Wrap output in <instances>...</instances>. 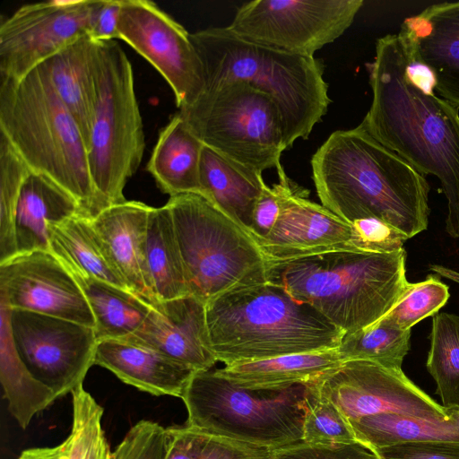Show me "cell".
I'll return each instance as SVG.
<instances>
[{
	"label": "cell",
	"mask_w": 459,
	"mask_h": 459,
	"mask_svg": "<svg viewBox=\"0 0 459 459\" xmlns=\"http://www.w3.org/2000/svg\"><path fill=\"white\" fill-rule=\"evenodd\" d=\"M405 66L398 34L379 38L367 64L372 102L359 125L420 174L439 179L447 200L446 230L458 238L459 108L414 86Z\"/></svg>",
	"instance_id": "obj_1"
},
{
	"label": "cell",
	"mask_w": 459,
	"mask_h": 459,
	"mask_svg": "<svg viewBox=\"0 0 459 459\" xmlns=\"http://www.w3.org/2000/svg\"><path fill=\"white\" fill-rule=\"evenodd\" d=\"M311 167L322 205L346 222L377 219L409 238L427 229L425 176L360 125L332 133L312 156Z\"/></svg>",
	"instance_id": "obj_2"
},
{
	"label": "cell",
	"mask_w": 459,
	"mask_h": 459,
	"mask_svg": "<svg viewBox=\"0 0 459 459\" xmlns=\"http://www.w3.org/2000/svg\"><path fill=\"white\" fill-rule=\"evenodd\" d=\"M406 252L336 250L267 263V282L316 309L345 334L383 317L408 285Z\"/></svg>",
	"instance_id": "obj_3"
},
{
	"label": "cell",
	"mask_w": 459,
	"mask_h": 459,
	"mask_svg": "<svg viewBox=\"0 0 459 459\" xmlns=\"http://www.w3.org/2000/svg\"><path fill=\"white\" fill-rule=\"evenodd\" d=\"M211 351L225 365L336 349L344 333L307 304L268 282L205 303Z\"/></svg>",
	"instance_id": "obj_4"
},
{
	"label": "cell",
	"mask_w": 459,
	"mask_h": 459,
	"mask_svg": "<svg viewBox=\"0 0 459 459\" xmlns=\"http://www.w3.org/2000/svg\"><path fill=\"white\" fill-rule=\"evenodd\" d=\"M0 133L33 172L68 192L83 216L99 213L86 143L42 65L22 79H0Z\"/></svg>",
	"instance_id": "obj_5"
},
{
	"label": "cell",
	"mask_w": 459,
	"mask_h": 459,
	"mask_svg": "<svg viewBox=\"0 0 459 459\" xmlns=\"http://www.w3.org/2000/svg\"><path fill=\"white\" fill-rule=\"evenodd\" d=\"M190 38L202 61L204 89L239 81L267 94L281 112L288 148L307 139L326 114L331 99L322 60L245 40L228 27Z\"/></svg>",
	"instance_id": "obj_6"
},
{
	"label": "cell",
	"mask_w": 459,
	"mask_h": 459,
	"mask_svg": "<svg viewBox=\"0 0 459 459\" xmlns=\"http://www.w3.org/2000/svg\"><path fill=\"white\" fill-rule=\"evenodd\" d=\"M312 394L306 385L244 388L210 369L193 374L181 399L188 415L186 425L273 450L302 442Z\"/></svg>",
	"instance_id": "obj_7"
},
{
	"label": "cell",
	"mask_w": 459,
	"mask_h": 459,
	"mask_svg": "<svg viewBox=\"0 0 459 459\" xmlns=\"http://www.w3.org/2000/svg\"><path fill=\"white\" fill-rule=\"evenodd\" d=\"M189 294L204 302L267 282V260L254 238L200 194L170 196Z\"/></svg>",
	"instance_id": "obj_8"
},
{
	"label": "cell",
	"mask_w": 459,
	"mask_h": 459,
	"mask_svg": "<svg viewBox=\"0 0 459 459\" xmlns=\"http://www.w3.org/2000/svg\"><path fill=\"white\" fill-rule=\"evenodd\" d=\"M145 149L131 62L115 41H101L95 75L88 163L99 213L126 202L124 189Z\"/></svg>",
	"instance_id": "obj_9"
},
{
	"label": "cell",
	"mask_w": 459,
	"mask_h": 459,
	"mask_svg": "<svg viewBox=\"0 0 459 459\" xmlns=\"http://www.w3.org/2000/svg\"><path fill=\"white\" fill-rule=\"evenodd\" d=\"M178 114L207 147L253 170L281 167L288 149L281 112L263 91L244 82L206 88Z\"/></svg>",
	"instance_id": "obj_10"
},
{
	"label": "cell",
	"mask_w": 459,
	"mask_h": 459,
	"mask_svg": "<svg viewBox=\"0 0 459 459\" xmlns=\"http://www.w3.org/2000/svg\"><path fill=\"white\" fill-rule=\"evenodd\" d=\"M362 0H254L238 7L228 29L282 52L313 57L352 24Z\"/></svg>",
	"instance_id": "obj_11"
},
{
	"label": "cell",
	"mask_w": 459,
	"mask_h": 459,
	"mask_svg": "<svg viewBox=\"0 0 459 459\" xmlns=\"http://www.w3.org/2000/svg\"><path fill=\"white\" fill-rule=\"evenodd\" d=\"M1 311L13 349L35 379L56 398L82 385L94 365L97 340L93 327L3 304Z\"/></svg>",
	"instance_id": "obj_12"
},
{
	"label": "cell",
	"mask_w": 459,
	"mask_h": 459,
	"mask_svg": "<svg viewBox=\"0 0 459 459\" xmlns=\"http://www.w3.org/2000/svg\"><path fill=\"white\" fill-rule=\"evenodd\" d=\"M117 31L168 82L178 108L204 91L203 65L191 33L155 3L121 0Z\"/></svg>",
	"instance_id": "obj_13"
},
{
	"label": "cell",
	"mask_w": 459,
	"mask_h": 459,
	"mask_svg": "<svg viewBox=\"0 0 459 459\" xmlns=\"http://www.w3.org/2000/svg\"><path fill=\"white\" fill-rule=\"evenodd\" d=\"M95 0L46 1L19 7L0 22V79L19 80L87 35Z\"/></svg>",
	"instance_id": "obj_14"
},
{
	"label": "cell",
	"mask_w": 459,
	"mask_h": 459,
	"mask_svg": "<svg viewBox=\"0 0 459 459\" xmlns=\"http://www.w3.org/2000/svg\"><path fill=\"white\" fill-rule=\"evenodd\" d=\"M315 385L348 421L387 412L451 420L445 406L419 388L403 369L368 360H346Z\"/></svg>",
	"instance_id": "obj_15"
},
{
	"label": "cell",
	"mask_w": 459,
	"mask_h": 459,
	"mask_svg": "<svg viewBox=\"0 0 459 459\" xmlns=\"http://www.w3.org/2000/svg\"><path fill=\"white\" fill-rule=\"evenodd\" d=\"M0 297L8 308L95 325L80 286L50 251L16 255L1 263Z\"/></svg>",
	"instance_id": "obj_16"
},
{
	"label": "cell",
	"mask_w": 459,
	"mask_h": 459,
	"mask_svg": "<svg viewBox=\"0 0 459 459\" xmlns=\"http://www.w3.org/2000/svg\"><path fill=\"white\" fill-rule=\"evenodd\" d=\"M283 181L280 216L271 231L255 241L267 263L345 250L350 223L310 201L308 191L293 183L286 173Z\"/></svg>",
	"instance_id": "obj_17"
},
{
	"label": "cell",
	"mask_w": 459,
	"mask_h": 459,
	"mask_svg": "<svg viewBox=\"0 0 459 459\" xmlns=\"http://www.w3.org/2000/svg\"><path fill=\"white\" fill-rule=\"evenodd\" d=\"M126 340L154 350L195 371L217 362L209 345L205 302L194 295L158 301Z\"/></svg>",
	"instance_id": "obj_18"
},
{
	"label": "cell",
	"mask_w": 459,
	"mask_h": 459,
	"mask_svg": "<svg viewBox=\"0 0 459 459\" xmlns=\"http://www.w3.org/2000/svg\"><path fill=\"white\" fill-rule=\"evenodd\" d=\"M398 36L432 69L438 95L459 108V2L432 4L405 19Z\"/></svg>",
	"instance_id": "obj_19"
},
{
	"label": "cell",
	"mask_w": 459,
	"mask_h": 459,
	"mask_svg": "<svg viewBox=\"0 0 459 459\" xmlns=\"http://www.w3.org/2000/svg\"><path fill=\"white\" fill-rule=\"evenodd\" d=\"M152 208L142 202L126 201L102 210L91 221L129 289L154 304L157 299L146 262V235Z\"/></svg>",
	"instance_id": "obj_20"
},
{
	"label": "cell",
	"mask_w": 459,
	"mask_h": 459,
	"mask_svg": "<svg viewBox=\"0 0 459 459\" xmlns=\"http://www.w3.org/2000/svg\"><path fill=\"white\" fill-rule=\"evenodd\" d=\"M94 365L114 373L121 381L153 395L182 398L196 371L170 358L126 339L97 342Z\"/></svg>",
	"instance_id": "obj_21"
},
{
	"label": "cell",
	"mask_w": 459,
	"mask_h": 459,
	"mask_svg": "<svg viewBox=\"0 0 459 459\" xmlns=\"http://www.w3.org/2000/svg\"><path fill=\"white\" fill-rule=\"evenodd\" d=\"M77 214L82 215L80 205L68 192L48 177L31 171L22 186L15 210L16 255L49 251V227Z\"/></svg>",
	"instance_id": "obj_22"
},
{
	"label": "cell",
	"mask_w": 459,
	"mask_h": 459,
	"mask_svg": "<svg viewBox=\"0 0 459 459\" xmlns=\"http://www.w3.org/2000/svg\"><path fill=\"white\" fill-rule=\"evenodd\" d=\"M100 42L83 35L41 65L87 145L95 103V75Z\"/></svg>",
	"instance_id": "obj_23"
},
{
	"label": "cell",
	"mask_w": 459,
	"mask_h": 459,
	"mask_svg": "<svg viewBox=\"0 0 459 459\" xmlns=\"http://www.w3.org/2000/svg\"><path fill=\"white\" fill-rule=\"evenodd\" d=\"M343 361L336 348L238 362L214 372L244 388L276 390L313 385Z\"/></svg>",
	"instance_id": "obj_24"
},
{
	"label": "cell",
	"mask_w": 459,
	"mask_h": 459,
	"mask_svg": "<svg viewBox=\"0 0 459 459\" xmlns=\"http://www.w3.org/2000/svg\"><path fill=\"white\" fill-rule=\"evenodd\" d=\"M204 147L176 113L160 131L146 170L169 197L187 193L202 195L200 163Z\"/></svg>",
	"instance_id": "obj_25"
},
{
	"label": "cell",
	"mask_w": 459,
	"mask_h": 459,
	"mask_svg": "<svg viewBox=\"0 0 459 459\" xmlns=\"http://www.w3.org/2000/svg\"><path fill=\"white\" fill-rule=\"evenodd\" d=\"M200 182L202 195L249 232L253 210L265 184L262 173L204 145L200 163Z\"/></svg>",
	"instance_id": "obj_26"
},
{
	"label": "cell",
	"mask_w": 459,
	"mask_h": 459,
	"mask_svg": "<svg viewBox=\"0 0 459 459\" xmlns=\"http://www.w3.org/2000/svg\"><path fill=\"white\" fill-rule=\"evenodd\" d=\"M65 267L80 286L90 306L97 342L130 336L151 312L152 304L132 290Z\"/></svg>",
	"instance_id": "obj_27"
},
{
	"label": "cell",
	"mask_w": 459,
	"mask_h": 459,
	"mask_svg": "<svg viewBox=\"0 0 459 459\" xmlns=\"http://www.w3.org/2000/svg\"><path fill=\"white\" fill-rule=\"evenodd\" d=\"M48 233L49 251L65 266L130 290L91 218L77 214L51 225Z\"/></svg>",
	"instance_id": "obj_28"
},
{
	"label": "cell",
	"mask_w": 459,
	"mask_h": 459,
	"mask_svg": "<svg viewBox=\"0 0 459 459\" xmlns=\"http://www.w3.org/2000/svg\"><path fill=\"white\" fill-rule=\"evenodd\" d=\"M146 262L158 301L189 294L185 266L169 207H152L148 218Z\"/></svg>",
	"instance_id": "obj_29"
},
{
	"label": "cell",
	"mask_w": 459,
	"mask_h": 459,
	"mask_svg": "<svg viewBox=\"0 0 459 459\" xmlns=\"http://www.w3.org/2000/svg\"><path fill=\"white\" fill-rule=\"evenodd\" d=\"M73 427L53 447L24 450L17 459H113L101 426L102 407L82 385L72 392Z\"/></svg>",
	"instance_id": "obj_30"
},
{
	"label": "cell",
	"mask_w": 459,
	"mask_h": 459,
	"mask_svg": "<svg viewBox=\"0 0 459 459\" xmlns=\"http://www.w3.org/2000/svg\"><path fill=\"white\" fill-rule=\"evenodd\" d=\"M349 423L357 441L371 451L408 442H459V429L452 420L387 412L363 416Z\"/></svg>",
	"instance_id": "obj_31"
},
{
	"label": "cell",
	"mask_w": 459,
	"mask_h": 459,
	"mask_svg": "<svg viewBox=\"0 0 459 459\" xmlns=\"http://www.w3.org/2000/svg\"><path fill=\"white\" fill-rule=\"evenodd\" d=\"M1 383L8 410L22 429L27 428L35 414L57 399L52 390L35 379L22 363L13 349L3 313Z\"/></svg>",
	"instance_id": "obj_32"
},
{
	"label": "cell",
	"mask_w": 459,
	"mask_h": 459,
	"mask_svg": "<svg viewBox=\"0 0 459 459\" xmlns=\"http://www.w3.org/2000/svg\"><path fill=\"white\" fill-rule=\"evenodd\" d=\"M426 367L443 406L459 407V316L438 313L432 319Z\"/></svg>",
	"instance_id": "obj_33"
},
{
	"label": "cell",
	"mask_w": 459,
	"mask_h": 459,
	"mask_svg": "<svg viewBox=\"0 0 459 459\" xmlns=\"http://www.w3.org/2000/svg\"><path fill=\"white\" fill-rule=\"evenodd\" d=\"M411 330H401L381 320L345 334L337 348L344 361L368 360L387 368L402 369L410 351Z\"/></svg>",
	"instance_id": "obj_34"
},
{
	"label": "cell",
	"mask_w": 459,
	"mask_h": 459,
	"mask_svg": "<svg viewBox=\"0 0 459 459\" xmlns=\"http://www.w3.org/2000/svg\"><path fill=\"white\" fill-rule=\"evenodd\" d=\"M165 459H271L272 449L211 434L187 425L169 427Z\"/></svg>",
	"instance_id": "obj_35"
},
{
	"label": "cell",
	"mask_w": 459,
	"mask_h": 459,
	"mask_svg": "<svg viewBox=\"0 0 459 459\" xmlns=\"http://www.w3.org/2000/svg\"><path fill=\"white\" fill-rule=\"evenodd\" d=\"M31 171L0 133V264L16 255L15 210L22 186Z\"/></svg>",
	"instance_id": "obj_36"
},
{
	"label": "cell",
	"mask_w": 459,
	"mask_h": 459,
	"mask_svg": "<svg viewBox=\"0 0 459 459\" xmlns=\"http://www.w3.org/2000/svg\"><path fill=\"white\" fill-rule=\"evenodd\" d=\"M450 297L449 288L438 276L409 282L399 299L379 320L401 330H411L422 319L437 314Z\"/></svg>",
	"instance_id": "obj_37"
},
{
	"label": "cell",
	"mask_w": 459,
	"mask_h": 459,
	"mask_svg": "<svg viewBox=\"0 0 459 459\" xmlns=\"http://www.w3.org/2000/svg\"><path fill=\"white\" fill-rule=\"evenodd\" d=\"M313 388L303 423L302 442L335 447L357 442L352 428L337 406L316 387Z\"/></svg>",
	"instance_id": "obj_38"
},
{
	"label": "cell",
	"mask_w": 459,
	"mask_h": 459,
	"mask_svg": "<svg viewBox=\"0 0 459 459\" xmlns=\"http://www.w3.org/2000/svg\"><path fill=\"white\" fill-rule=\"evenodd\" d=\"M351 225L349 240L344 244L345 250L390 254L403 249L409 238L398 229L377 219L358 220Z\"/></svg>",
	"instance_id": "obj_39"
},
{
	"label": "cell",
	"mask_w": 459,
	"mask_h": 459,
	"mask_svg": "<svg viewBox=\"0 0 459 459\" xmlns=\"http://www.w3.org/2000/svg\"><path fill=\"white\" fill-rule=\"evenodd\" d=\"M167 430L160 424L141 420L134 425L113 452V459H165Z\"/></svg>",
	"instance_id": "obj_40"
},
{
	"label": "cell",
	"mask_w": 459,
	"mask_h": 459,
	"mask_svg": "<svg viewBox=\"0 0 459 459\" xmlns=\"http://www.w3.org/2000/svg\"><path fill=\"white\" fill-rule=\"evenodd\" d=\"M271 459H379L359 442L326 447L303 442L273 449Z\"/></svg>",
	"instance_id": "obj_41"
},
{
	"label": "cell",
	"mask_w": 459,
	"mask_h": 459,
	"mask_svg": "<svg viewBox=\"0 0 459 459\" xmlns=\"http://www.w3.org/2000/svg\"><path fill=\"white\" fill-rule=\"evenodd\" d=\"M279 182L273 186L264 185L261 194L255 204L252 214L250 235L255 241L264 238L277 221L283 201L285 171L282 166L277 169Z\"/></svg>",
	"instance_id": "obj_42"
},
{
	"label": "cell",
	"mask_w": 459,
	"mask_h": 459,
	"mask_svg": "<svg viewBox=\"0 0 459 459\" xmlns=\"http://www.w3.org/2000/svg\"><path fill=\"white\" fill-rule=\"evenodd\" d=\"M379 459H459V442L419 441L373 450Z\"/></svg>",
	"instance_id": "obj_43"
},
{
	"label": "cell",
	"mask_w": 459,
	"mask_h": 459,
	"mask_svg": "<svg viewBox=\"0 0 459 459\" xmlns=\"http://www.w3.org/2000/svg\"><path fill=\"white\" fill-rule=\"evenodd\" d=\"M121 0H95L88 36L97 42L119 39Z\"/></svg>",
	"instance_id": "obj_44"
},
{
	"label": "cell",
	"mask_w": 459,
	"mask_h": 459,
	"mask_svg": "<svg viewBox=\"0 0 459 459\" xmlns=\"http://www.w3.org/2000/svg\"><path fill=\"white\" fill-rule=\"evenodd\" d=\"M429 269L437 275L445 277L456 283H459V272L440 264H431Z\"/></svg>",
	"instance_id": "obj_45"
},
{
	"label": "cell",
	"mask_w": 459,
	"mask_h": 459,
	"mask_svg": "<svg viewBox=\"0 0 459 459\" xmlns=\"http://www.w3.org/2000/svg\"><path fill=\"white\" fill-rule=\"evenodd\" d=\"M445 409L451 420L456 425V427L459 429V407L448 406L445 407Z\"/></svg>",
	"instance_id": "obj_46"
}]
</instances>
